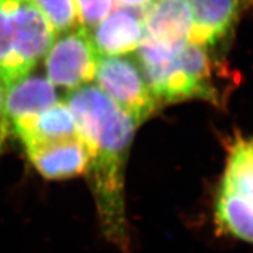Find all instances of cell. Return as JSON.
<instances>
[{
	"mask_svg": "<svg viewBox=\"0 0 253 253\" xmlns=\"http://www.w3.org/2000/svg\"><path fill=\"white\" fill-rule=\"evenodd\" d=\"M55 33H65L80 27L74 0H31Z\"/></svg>",
	"mask_w": 253,
	"mask_h": 253,
	"instance_id": "obj_14",
	"label": "cell"
},
{
	"mask_svg": "<svg viewBox=\"0 0 253 253\" xmlns=\"http://www.w3.org/2000/svg\"><path fill=\"white\" fill-rule=\"evenodd\" d=\"M0 148H1V145H0Z\"/></svg>",
	"mask_w": 253,
	"mask_h": 253,
	"instance_id": "obj_19",
	"label": "cell"
},
{
	"mask_svg": "<svg viewBox=\"0 0 253 253\" xmlns=\"http://www.w3.org/2000/svg\"><path fill=\"white\" fill-rule=\"evenodd\" d=\"M246 144H248V148H249L250 153H251L252 158H253V138H252V140H250V141H246Z\"/></svg>",
	"mask_w": 253,
	"mask_h": 253,
	"instance_id": "obj_18",
	"label": "cell"
},
{
	"mask_svg": "<svg viewBox=\"0 0 253 253\" xmlns=\"http://www.w3.org/2000/svg\"><path fill=\"white\" fill-rule=\"evenodd\" d=\"M25 148L55 142L77 136V126L65 102H59L34 118L25 119L11 126Z\"/></svg>",
	"mask_w": 253,
	"mask_h": 253,
	"instance_id": "obj_10",
	"label": "cell"
},
{
	"mask_svg": "<svg viewBox=\"0 0 253 253\" xmlns=\"http://www.w3.org/2000/svg\"><path fill=\"white\" fill-rule=\"evenodd\" d=\"M192 9L190 42L212 47L233 33L253 0H189Z\"/></svg>",
	"mask_w": 253,
	"mask_h": 253,
	"instance_id": "obj_4",
	"label": "cell"
},
{
	"mask_svg": "<svg viewBox=\"0 0 253 253\" xmlns=\"http://www.w3.org/2000/svg\"><path fill=\"white\" fill-rule=\"evenodd\" d=\"M17 31V56L28 75L54 42L55 32L31 0H9Z\"/></svg>",
	"mask_w": 253,
	"mask_h": 253,
	"instance_id": "obj_5",
	"label": "cell"
},
{
	"mask_svg": "<svg viewBox=\"0 0 253 253\" xmlns=\"http://www.w3.org/2000/svg\"><path fill=\"white\" fill-rule=\"evenodd\" d=\"M79 24L89 31L112 12L114 0H74Z\"/></svg>",
	"mask_w": 253,
	"mask_h": 253,
	"instance_id": "obj_15",
	"label": "cell"
},
{
	"mask_svg": "<svg viewBox=\"0 0 253 253\" xmlns=\"http://www.w3.org/2000/svg\"><path fill=\"white\" fill-rule=\"evenodd\" d=\"M32 164L49 179H65L87 172L89 154L80 136L26 148Z\"/></svg>",
	"mask_w": 253,
	"mask_h": 253,
	"instance_id": "obj_7",
	"label": "cell"
},
{
	"mask_svg": "<svg viewBox=\"0 0 253 253\" xmlns=\"http://www.w3.org/2000/svg\"><path fill=\"white\" fill-rule=\"evenodd\" d=\"M26 77L17 56V31L9 0H0V82L7 88Z\"/></svg>",
	"mask_w": 253,
	"mask_h": 253,
	"instance_id": "obj_12",
	"label": "cell"
},
{
	"mask_svg": "<svg viewBox=\"0 0 253 253\" xmlns=\"http://www.w3.org/2000/svg\"><path fill=\"white\" fill-rule=\"evenodd\" d=\"M224 183L253 199V158L246 141H239L231 151Z\"/></svg>",
	"mask_w": 253,
	"mask_h": 253,
	"instance_id": "obj_13",
	"label": "cell"
},
{
	"mask_svg": "<svg viewBox=\"0 0 253 253\" xmlns=\"http://www.w3.org/2000/svg\"><path fill=\"white\" fill-rule=\"evenodd\" d=\"M94 79L96 86L138 126L147 121L160 106L145 82L138 62L129 56H99Z\"/></svg>",
	"mask_w": 253,
	"mask_h": 253,
	"instance_id": "obj_2",
	"label": "cell"
},
{
	"mask_svg": "<svg viewBox=\"0 0 253 253\" xmlns=\"http://www.w3.org/2000/svg\"><path fill=\"white\" fill-rule=\"evenodd\" d=\"M144 37L168 43L184 45L192 28L189 0H154L143 9Z\"/></svg>",
	"mask_w": 253,
	"mask_h": 253,
	"instance_id": "obj_8",
	"label": "cell"
},
{
	"mask_svg": "<svg viewBox=\"0 0 253 253\" xmlns=\"http://www.w3.org/2000/svg\"><path fill=\"white\" fill-rule=\"evenodd\" d=\"M59 102L55 88L47 78L26 75L6 88L5 113L11 126L34 118Z\"/></svg>",
	"mask_w": 253,
	"mask_h": 253,
	"instance_id": "obj_9",
	"label": "cell"
},
{
	"mask_svg": "<svg viewBox=\"0 0 253 253\" xmlns=\"http://www.w3.org/2000/svg\"><path fill=\"white\" fill-rule=\"evenodd\" d=\"M65 103L89 154L87 173L104 236L125 248L129 239L125 170L138 125L96 84L74 88Z\"/></svg>",
	"mask_w": 253,
	"mask_h": 253,
	"instance_id": "obj_1",
	"label": "cell"
},
{
	"mask_svg": "<svg viewBox=\"0 0 253 253\" xmlns=\"http://www.w3.org/2000/svg\"><path fill=\"white\" fill-rule=\"evenodd\" d=\"M216 219L227 233L253 243V199L224 182L218 192Z\"/></svg>",
	"mask_w": 253,
	"mask_h": 253,
	"instance_id": "obj_11",
	"label": "cell"
},
{
	"mask_svg": "<svg viewBox=\"0 0 253 253\" xmlns=\"http://www.w3.org/2000/svg\"><path fill=\"white\" fill-rule=\"evenodd\" d=\"M120 7L132 8V9H143L150 5L154 0H115Z\"/></svg>",
	"mask_w": 253,
	"mask_h": 253,
	"instance_id": "obj_17",
	"label": "cell"
},
{
	"mask_svg": "<svg viewBox=\"0 0 253 253\" xmlns=\"http://www.w3.org/2000/svg\"><path fill=\"white\" fill-rule=\"evenodd\" d=\"M5 94L6 87L0 82V145L4 143L6 136L9 131V125L5 113Z\"/></svg>",
	"mask_w": 253,
	"mask_h": 253,
	"instance_id": "obj_16",
	"label": "cell"
},
{
	"mask_svg": "<svg viewBox=\"0 0 253 253\" xmlns=\"http://www.w3.org/2000/svg\"><path fill=\"white\" fill-rule=\"evenodd\" d=\"M45 56L50 84L71 90L93 80L99 59L89 32L81 26L53 42Z\"/></svg>",
	"mask_w": 253,
	"mask_h": 253,
	"instance_id": "obj_3",
	"label": "cell"
},
{
	"mask_svg": "<svg viewBox=\"0 0 253 253\" xmlns=\"http://www.w3.org/2000/svg\"><path fill=\"white\" fill-rule=\"evenodd\" d=\"M89 37L99 56L128 54L137 48L144 37L141 9L119 6L91 28Z\"/></svg>",
	"mask_w": 253,
	"mask_h": 253,
	"instance_id": "obj_6",
	"label": "cell"
}]
</instances>
